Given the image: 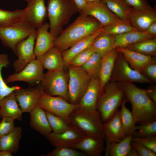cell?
Instances as JSON below:
<instances>
[{"mask_svg": "<svg viewBox=\"0 0 156 156\" xmlns=\"http://www.w3.org/2000/svg\"><path fill=\"white\" fill-rule=\"evenodd\" d=\"M117 82L124 91L126 101L131 105V112L136 124L156 120V103L149 98L146 89L140 88L133 83Z\"/></svg>", "mask_w": 156, "mask_h": 156, "instance_id": "1", "label": "cell"}, {"mask_svg": "<svg viewBox=\"0 0 156 156\" xmlns=\"http://www.w3.org/2000/svg\"><path fill=\"white\" fill-rule=\"evenodd\" d=\"M102 27L94 17L80 14L55 38L54 47L62 52L81 40L94 34Z\"/></svg>", "mask_w": 156, "mask_h": 156, "instance_id": "2", "label": "cell"}, {"mask_svg": "<svg viewBox=\"0 0 156 156\" xmlns=\"http://www.w3.org/2000/svg\"><path fill=\"white\" fill-rule=\"evenodd\" d=\"M50 32L55 38L61 32L64 25L78 12L73 0H48L47 6Z\"/></svg>", "mask_w": 156, "mask_h": 156, "instance_id": "3", "label": "cell"}, {"mask_svg": "<svg viewBox=\"0 0 156 156\" xmlns=\"http://www.w3.org/2000/svg\"><path fill=\"white\" fill-rule=\"evenodd\" d=\"M69 122L70 125L79 129L87 136L105 139L103 122L97 110H88L78 107L70 115Z\"/></svg>", "mask_w": 156, "mask_h": 156, "instance_id": "4", "label": "cell"}, {"mask_svg": "<svg viewBox=\"0 0 156 156\" xmlns=\"http://www.w3.org/2000/svg\"><path fill=\"white\" fill-rule=\"evenodd\" d=\"M125 95L117 82L109 81L99 94L96 109L100 113L103 122L111 118L121 105Z\"/></svg>", "mask_w": 156, "mask_h": 156, "instance_id": "5", "label": "cell"}, {"mask_svg": "<svg viewBox=\"0 0 156 156\" xmlns=\"http://www.w3.org/2000/svg\"><path fill=\"white\" fill-rule=\"evenodd\" d=\"M67 66L69 102L78 104L87 89L91 77L81 67L70 65Z\"/></svg>", "mask_w": 156, "mask_h": 156, "instance_id": "6", "label": "cell"}, {"mask_svg": "<svg viewBox=\"0 0 156 156\" xmlns=\"http://www.w3.org/2000/svg\"><path fill=\"white\" fill-rule=\"evenodd\" d=\"M118 52L109 81L153 84V83L142 73L132 68L122 54Z\"/></svg>", "mask_w": 156, "mask_h": 156, "instance_id": "7", "label": "cell"}, {"mask_svg": "<svg viewBox=\"0 0 156 156\" xmlns=\"http://www.w3.org/2000/svg\"><path fill=\"white\" fill-rule=\"evenodd\" d=\"M37 105L45 111L62 117L69 125L70 115L79 107L78 104L71 103L62 97L50 95L44 92L40 96Z\"/></svg>", "mask_w": 156, "mask_h": 156, "instance_id": "8", "label": "cell"}, {"mask_svg": "<svg viewBox=\"0 0 156 156\" xmlns=\"http://www.w3.org/2000/svg\"><path fill=\"white\" fill-rule=\"evenodd\" d=\"M35 29L24 21L9 26L0 27V40L5 47L16 55V46Z\"/></svg>", "mask_w": 156, "mask_h": 156, "instance_id": "9", "label": "cell"}, {"mask_svg": "<svg viewBox=\"0 0 156 156\" xmlns=\"http://www.w3.org/2000/svg\"><path fill=\"white\" fill-rule=\"evenodd\" d=\"M68 75L62 71H48L41 82L44 92L53 96L62 97L69 102Z\"/></svg>", "mask_w": 156, "mask_h": 156, "instance_id": "10", "label": "cell"}, {"mask_svg": "<svg viewBox=\"0 0 156 156\" xmlns=\"http://www.w3.org/2000/svg\"><path fill=\"white\" fill-rule=\"evenodd\" d=\"M43 71V66L36 58L28 64L21 71L10 75L4 81L7 84L23 81L27 82L30 86H33L43 80L44 77Z\"/></svg>", "mask_w": 156, "mask_h": 156, "instance_id": "11", "label": "cell"}, {"mask_svg": "<svg viewBox=\"0 0 156 156\" xmlns=\"http://www.w3.org/2000/svg\"><path fill=\"white\" fill-rule=\"evenodd\" d=\"M37 33V29H34L28 37L16 45V56L18 59L12 64L15 73L19 72L28 64L36 59L34 45Z\"/></svg>", "mask_w": 156, "mask_h": 156, "instance_id": "12", "label": "cell"}, {"mask_svg": "<svg viewBox=\"0 0 156 156\" xmlns=\"http://www.w3.org/2000/svg\"><path fill=\"white\" fill-rule=\"evenodd\" d=\"M80 14L91 16L96 19L102 27L121 21L102 1L87 2L79 12Z\"/></svg>", "mask_w": 156, "mask_h": 156, "instance_id": "13", "label": "cell"}, {"mask_svg": "<svg viewBox=\"0 0 156 156\" xmlns=\"http://www.w3.org/2000/svg\"><path fill=\"white\" fill-rule=\"evenodd\" d=\"M44 92L41 82L35 86L21 88L14 91L16 97L23 112L30 113L37 105L39 98Z\"/></svg>", "mask_w": 156, "mask_h": 156, "instance_id": "14", "label": "cell"}, {"mask_svg": "<svg viewBox=\"0 0 156 156\" xmlns=\"http://www.w3.org/2000/svg\"><path fill=\"white\" fill-rule=\"evenodd\" d=\"M24 9L23 21L34 29L44 22L47 17L44 0H28Z\"/></svg>", "mask_w": 156, "mask_h": 156, "instance_id": "15", "label": "cell"}, {"mask_svg": "<svg viewBox=\"0 0 156 156\" xmlns=\"http://www.w3.org/2000/svg\"><path fill=\"white\" fill-rule=\"evenodd\" d=\"M86 136L80 130L70 125V128L60 134L52 132L46 137L50 144L55 147L65 146L72 148Z\"/></svg>", "mask_w": 156, "mask_h": 156, "instance_id": "16", "label": "cell"}, {"mask_svg": "<svg viewBox=\"0 0 156 156\" xmlns=\"http://www.w3.org/2000/svg\"><path fill=\"white\" fill-rule=\"evenodd\" d=\"M132 26L137 31H146L150 25L156 21V7L139 10L132 8L127 18Z\"/></svg>", "mask_w": 156, "mask_h": 156, "instance_id": "17", "label": "cell"}, {"mask_svg": "<svg viewBox=\"0 0 156 156\" xmlns=\"http://www.w3.org/2000/svg\"><path fill=\"white\" fill-rule=\"evenodd\" d=\"M103 127L106 144L119 142L126 136L118 109L111 118L103 123Z\"/></svg>", "mask_w": 156, "mask_h": 156, "instance_id": "18", "label": "cell"}, {"mask_svg": "<svg viewBox=\"0 0 156 156\" xmlns=\"http://www.w3.org/2000/svg\"><path fill=\"white\" fill-rule=\"evenodd\" d=\"M49 23L44 22L37 29L36 43L34 48L36 57L41 55L54 47V37L48 31Z\"/></svg>", "mask_w": 156, "mask_h": 156, "instance_id": "19", "label": "cell"}, {"mask_svg": "<svg viewBox=\"0 0 156 156\" xmlns=\"http://www.w3.org/2000/svg\"><path fill=\"white\" fill-rule=\"evenodd\" d=\"M100 88L99 78L91 77L87 89L78 103L79 107L86 110H97L96 104Z\"/></svg>", "mask_w": 156, "mask_h": 156, "instance_id": "20", "label": "cell"}, {"mask_svg": "<svg viewBox=\"0 0 156 156\" xmlns=\"http://www.w3.org/2000/svg\"><path fill=\"white\" fill-rule=\"evenodd\" d=\"M30 113L31 128L46 137L52 132L44 109L37 105Z\"/></svg>", "mask_w": 156, "mask_h": 156, "instance_id": "21", "label": "cell"}, {"mask_svg": "<svg viewBox=\"0 0 156 156\" xmlns=\"http://www.w3.org/2000/svg\"><path fill=\"white\" fill-rule=\"evenodd\" d=\"M104 140L86 136L75 144L72 148L84 153L87 156H102L105 150Z\"/></svg>", "mask_w": 156, "mask_h": 156, "instance_id": "22", "label": "cell"}, {"mask_svg": "<svg viewBox=\"0 0 156 156\" xmlns=\"http://www.w3.org/2000/svg\"><path fill=\"white\" fill-rule=\"evenodd\" d=\"M36 58L48 71H62L65 66L62 52L54 47Z\"/></svg>", "mask_w": 156, "mask_h": 156, "instance_id": "23", "label": "cell"}, {"mask_svg": "<svg viewBox=\"0 0 156 156\" xmlns=\"http://www.w3.org/2000/svg\"><path fill=\"white\" fill-rule=\"evenodd\" d=\"M15 93L13 91L0 101V118L8 117L19 121L22 120L23 112L17 104Z\"/></svg>", "mask_w": 156, "mask_h": 156, "instance_id": "24", "label": "cell"}, {"mask_svg": "<svg viewBox=\"0 0 156 156\" xmlns=\"http://www.w3.org/2000/svg\"><path fill=\"white\" fill-rule=\"evenodd\" d=\"M116 48L122 54L132 68L142 73L145 66L153 58L151 56L140 53L126 47Z\"/></svg>", "mask_w": 156, "mask_h": 156, "instance_id": "25", "label": "cell"}, {"mask_svg": "<svg viewBox=\"0 0 156 156\" xmlns=\"http://www.w3.org/2000/svg\"><path fill=\"white\" fill-rule=\"evenodd\" d=\"M118 53L116 49L115 48L102 57L98 77L100 86L99 94L105 84L110 80Z\"/></svg>", "mask_w": 156, "mask_h": 156, "instance_id": "26", "label": "cell"}, {"mask_svg": "<svg viewBox=\"0 0 156 156\" xmlns=\"http://www.w3.org/2000/svg\"><path fill=\"white\" fill-rule=\"evenodd\" d=\"M102 32V27L98 31L77 42L62 52L65 66H67L71 59L77 54L90 47L96 37Z\"/></svg>", "mask_w": 156, "mask_h": 156, "instance_id": "27", "label": "cell"}, {"mask_svg": "<svg viewBox=\"0 0 156 156\" xmlns=\"http://www.w3.org/2000/svg\"><path fill=\"white\" fill-rule=\"evenodd\" d=\"M154 38L147 31L134 30L115 36L114 48L126 47L139 42Z\"/></svg>", "mask_w": 156, "mask_h": 156, "instance_id": "28", "label": "cell"}, {"mask_svg": "<svg viewBox=\"0 0 156 156\" xmlns=\"http://www.w3.org/2000/svg\"><path fill=\"white\" fill-rule=\"evenodd\" d=\"M23 130L20 126L15 127L11 132L0 137V150L16 153L19 150V142Z\"/></svg>", "mask_w": 156, "mask_h": 156, "instance_id": "29", "label": "cell"}, {"mask_svg": "<svg viewBox=\"0 0 156 156\" xmlns=\"http://www.w3.org/2000/svg\"><path fill=\"white\" fill-rule=\"evenodd\" d=\"M132 138V135H126L119 142L106 144L105 156H127Z\"/></svg>", "mask_w": 156, "mask_h": 156, "instance_id": "30", "label": "cell"}, {"mask_svg": "<svg viewBox=\"0 0 156 156\" xmlns=\"http://www.w3.org/2000/svg\"><path fill=\"white\" fill-rule=\"evenodd\" d=\"M114 42L115 36L102 32L96 37L91 46L95 53L102 57L108 52L115 49Z\"/></svg>", "mask_w": 156, "mask_h": 156, "instance_id": "31", "label": "cell"}, {"mask_svg": "<svg viewBox=\"0 0 156 156\" xmlns=\"http://www.w3.org/2000/svg\"><path fill=\"white\" fill-rule=\"evenodd\" d=\"M126 100L124 98L120 111V116L124 132L126 136L133 134L135 131V123L131 112L126 107Z\"/></svg>", "mask_w": 156, "mask_h": 156, "instance_id": "32", "label": "cell"}, {"mask_svg": "<svg viewBox=\"0 0 156 156\" xmlns=\"http://www.w3.org/2000/svg\"><path fill=\"white\" fill-rule=\"evenodd\" d=\"M109 9L120 19L127 20L132 8L124 0H102Z\"/></svg>", "mask_w": 156, "mask_h": 156, "instance_id": "33", "label": "cell"}, {"mask_svg": "<svg viewBox=\"0 0 156 156\" xmlns=\"http://www.w3.org/2000/svg\"><path fill=\"white\" fill-rule=\"evenodd\" d=\"M24 12V9L9 11L0 8V27L9 26L23 21Z\"/></svg>", "mask_w": 156, "mask_h": 156, "instance_id": "34", "label": "cell"}, {"mask_svg": "<svg viewBox=\"0 0 156 156\" xmlns=\"http://www.w3.org/2000/svg\"><path fill=\"white\" fill-rule=\"evenodd\" d=\"M126 48L145 55L156 57V38L144 40Z\"/></svg>", "mask_w": 156, "mask_h": 156, "instance_id": "35", "label": "cell"}, {"mask_svg": "<svg viewBox=\"0 0 156 156\" xmlns=\"http://www.w3.org/2000/svg\"><path fill=\"white\" fill-rule=\"evenodd\" d=\"M10 64L8 55L5 53L0 54V101L11 92L21 88L17 85L9 86L3 79L2 75V69L4 67H8Z\"/></svg>", "mask_w": 156, "mask_h": 156, "instance_id": "36", "label": "cell"}, {"mask_svg": "<svg viewBox=\"0 0 156 156\" xmlns=\"http://www.w3.org/2000/svg\"><path fill=\"white\" fill-rule=\"evenodd\" d=\"M103 32L115 36L136 30L128 20L121 21L102 27Z\"/></svg>", "mask_w": 156, "mask_h": 156, "instance_id": "37", "label": "cell"}, {"mask_svg": "<svg viewBox=\"0 0 156 156\" xmlns=\"http://www.w3.org/2000/svg\"><path fill=\"white\" fill-rule=\"evenodd\" d=\"M102 58L99 54L94 53L81 67L91 77L98 78Z\"/></svg>", "mask_w": 156, "mask_h": 156, "instance_id": "38", "label": "cell"}, {"mask_svg": "<svg viewBox=\"0 0 156 156\" xmlns=\"http://www.w3.org/2000/svg\"><path fill=\"white\" fill-rule=\"evenodd\" d=\"M45 111L52 132L56 134H60L70 128V125L63 118L50 112Z\"/></svg>", "mask_w": 156, "mask_h": 156, "instance_id": "39", "label": "cell"}, {"mask_svg": "<svg viewBox=\"0 0 156 156\" xmlns=\"http://www.w3.org/2000/svg\"><path fill=\"white\" fill-rule=\"evenodd\" d=\"M133 138H142L156 135V120L135 126Z\"/></svg>", "mask_w": 156, "mask_h": 156, "instance_id": "40", "label": "cell"}, {"mask_svg": "<svg viewBox=\"0 0 156 156\" xmlns=\"http://www.w3.org/2000/svg\"><path fill=\"white\" fill-rule=\"evenodd\" d=\"M55 148L50 152L42 156H87L84 153L75 148L61 146Z\"/></svg>", "mask_w": 156, "mask_h": 156, "instance_id": "41", "label": "cell"}, {"mask_svg": "<svg viewBox=\"0 0 156 156\" xmlns=\"http://www.w3.org/2000/svg\"><path fill=\"white\" fill-rule=\"evenodd\" d=\"M94 53V49L90 46L73 57L67 66L70 65L75 67H81Z\"/></svg>", "mask_w": 156, "mask_h": 156, "instance_id": "42", "label": "cell"}, {"mask_svg": "<svg viewBox=\"0 0 156 156\" xmlns=\"http://www.w3.org/2000/svg\"><path fill=\"white\" fill-rule=\"evenodd\" d=\"M0 122V137L13 131L15 129L14 119L8 117H2Z\"/></svg>", "mask_w": 156, "mask_h": 156, "instance_id": "43", "label": "cell"}, {"mask_svg": "<svg viewBox=\"0 0 156 156\" xmlns=\"http://www.w3.org/2000/svg\"><path fill=\"white\" fill-rule=\"evenodd\" d=\"M132 141L136 142L156 153V135L133 138Z\"/></svg>", "mask_w": 156, "mask_h": 156, "instance_id": "44", "label": "cell"}, {"mask_svg": "<svg viewBox=\"0 0 156 156\" xmlns=\"http://www.w3.org/2000/svg\"><path fill=\"white\" fill-rule=\"evenodd\" d=\"M142 73L153 83L156 82V57H153L151 60L144 67Z\"/></svg>", "mask_w": 156, "mask_h": 156, "instance_id": "45", "label": "cell"}, {"mask_svg": "<svg viewBox=\"0 0 156 156\" xmlns=\"http://www.w3.org/2000/svg\"><path fill=\"white\" fill-rule=\"evenodd\" d=\"M130 6L134 9L141 10L151 9L147 0H124Z\"/></svg>", "mask_w": 156, "mask_h": 156, "instance_id": "46", "label": "cell"}, {"mask_svg": "<svg viewBox=\"0 0 156 156\" xmlns=\"http://www.w3.org/2000/svg\"><path fill=\"white\" fill-rule=\"evenodd\" d=\"M131 145L136 151L139 156H156V153L136 142L132 141Z\"/></svg>", "mask_w": 156, "mask_h": 156, "instance_id": "47", "label": "cell"}, {"mask_svg": "<svg viewBox=\"0 0 156 156\" xmlns=\"http://www.w3.org/2000/svg\"><path fill=\"white\" fill-rule=\"evenodd\" d=\"M147 95L149 98L156 103V86L152 84L149 86L146 89Z\"/></svg>", "mask_w": 156, "mask_h": 156, "instance_id": "48", "label": "cell"}, {"mask_svg": "<svg viewBox=\"0 0 156 156\" xmlns=\"http://www.w3.org/2000/svg\"><path fill=\"white\" fill-rule=\"evenodd\" d=\"M146 31L154 38H156V21L150 25Z\"/></svg>", "mask_w": 156, "mask_h": 156, "instance_id": "49", "label": "cell"}, {"mask_svg": "<svg viewBox=\"0 0 156 156\" xmlns=\"http://www.w3.org/2000/svg\"><path fill=\"white\" fill-rule=\"evenodd\" d=\"M76 5L79 12L84 8L87 2L86 0H73Z\"/></svg>", "mask_w": 156, "mask_h": 156, "instance_id": "50", "label": "cell"}, {"mask_svg": "<svg viewBox=\"0 0 156 156\" xmlns=\"http://www.w3.org/2000/svg\"><path fill=\"white\" fill-rule=\"evenodd\" d=\"M127 156H139L136 151L132 146Z\"/></svg>", "mask_w": 156, "mask_h": 156, "instance_id": "51", "label": "cell"}, {"mask_svg": "<svg viewBox=\"0 0 156 156\" xmlns=\"http://www.w3.org/2000/svg\"><path fill=\"white\" fill-rule=\"evenodd\" d=\"M12 153L8 151L0 150V156H12Z\"/></svg>", "mask_w": 156, "mask_h": 156, "instance_id": "52", "label": "cell"}, {"mask_svg": "<svg viewBox=\"0 0 156 156\" xmlns=\"http://www.w3.org/2000/svg\"><path fill=\"white\" fill-rule=\"evenodd\" d=\"M102 0H86V1L87 2H93L97 1H101Z\"/></svg>", "mask_w": 156, "mask_h": 156, "instance_id": "53", "label": "cell"}, {"mask_svg": "<svg viewBox=\"0 0 156 156\" xmlns=\"http://www.w3.org/2000/svg\"><path fill=\"white\" fill-rule=\"evenodd\" d=\"M24 0L27 1L28 0Z\"/></svg>", "mask_w": 156, "mask_h": 156, "instance_id": "54", "label": "cell"}, {"mask_svg": "<svg viewBox=\"0 0 156 156\" xmlns=\"http://www.w3.org/2000/svg\"><path fill=\"white\" fill-rule=\"evenodd\" d=\"M152 0L155 1V0Z\"/></svg>", "mask_w": 156, "mask_h": 156, "instance_id": "55", "label": "cell"}]
</instances>
